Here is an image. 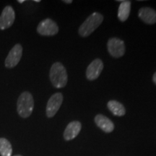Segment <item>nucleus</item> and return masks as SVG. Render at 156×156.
Instances as JSON below:
<instances>
[{
  "label": "nucleus",
  "mask_w": 156,
  "mask_h": 156,
  "mask_svg": "<svg viewBox=\"0 0 156 156\" xmlns=\"http://www.w3.org/2000/svg\"><path fill=\"white\" fill-rule=\"evenodd\" d=\"M37 32L41 36H53L58 34V26L53 20L46 18L39 23L37 27Z\"/></svg>",
  "instance_id": "4"
},
{
  "label": "nucleus",
  "mask_w": 156,
  "mask_h": 156,
  "mask_svg": "<svg viewBox=\"0 0 156 156\" xmlns=\"http://www.w3.org/2000/svg\"><path fill=\"white\" fill-rule=\"evenodd\" d=\"M63 100V95L61 93H54L50 97L46 108V114L48 118H52L55 116L58 109L61 107Z\"/></svg>",
  "instance_id": "6"
},
{
  "label": "nucleus",
  "mask_w": 156,
  "mask_h": 156,
  "mask_svg": "<svg viewBox=\"0 0 156 156\" xmlns=\"http://www.w3.org/2000/svg\"><path fill=\"white\" fill-rule=\"evenodd\" d=\"M63 2L66 3V4H71V3H73V1H72V0H64Z\"/></svg>",
  "instance_id": "17"
},
{
  "label": "nucleus",
  "mask_w": 156,
  "mask_h": 156,
  "mask_svg": "<svg viewBox=\"0 0 156 156\" xmlns=\"http://www.w3.org/2000/svg\"><path fill=\"white\" fill-rule=\"evenodd\" d=\"M131 1H123L120 4L118 9V18L121 22H125L129 16L131 11Z\"/></svg>",
  "instance_id": "13"
},
{
  "label": "nucleus",
  "mask_w": 156,
  "mask_h": 156,
  "mask_svg": "<svg viewBox=\"0 0 156 156\" xmlns=\"http://www.w3.org/2000/svg\"><path fill=\"white\" fill-rule=\"evenodd\" d=\"M49 78L52 85L56 88H63L67 85V73L61 62H55L52 64L49 72Z\"/></svg>",
  "instance_id": "1"
},
{
  "label": "nucleus",
  "mask_w": 156,
  "mask_h": 156,
  "mask_svg": "<svg viewBox=\"0 0 156 156\" xmlns=\"http://www.w3.org/2000/svg\"><path fill=\"white\" fill-rule=\"evenodd\" d=\"M108 53L114 58H120L125 53V45L122 39L111 38L107 43Z\"/></svg>",
  "instance_id": "7"
},
{
  "label": "nucleus",
  "mask_w": 156,
  "mask_h": 156,
  "mask_svg": "<svg viewBox=\"0 0 156 156\" xmlns=\"http://www.w3.org/2000/svg\"><path fill=\"white\" fill-rule=\"evenodd\" d=\"M14 156H22V155H15Z\"/></svg>",
  "instance_id": "20"
},
{
  "label": "nucleus",
  "mask_w": 156,
  "mask_h": 156,
  "mask_svg": "<svg viewBox=\"0 0 156 156\" xmlns=\"http://www.w3.org/2000/svg\"><path fill=\"white\" fill-rule=\"evenodd\" d=\"M17 2H19V3L22 4V3H23V2H25V0H18V1H17Z\"/></svg>",
  "instance_id": "18"
},
{
  "label": "nucleus",
  "mask_w": 156,
  "mask_h": 156,
  "mask_svg": "<svg viewBox=\"0 0 156 156\" xmlns=\"http://www.w3.org/2000/svg\"><path fill=\"white\" fill-rule=\"evenodd\" d=\"M95 122L96 125L106 133H110L114 131V124L110 119L103 114H98L95 117Z\"/></svg>",
  "instance_id": "11"
},
{
  "label": "nucleus",
  "mask_w": 156,
  "mask_h": 156,
  "mask_svg": "<svg viewBox=\"0 0 156 156\" xmlns=\"http://www.w3.org/2000/svg\"><path fill=\"white\" fill-rule=\"evenodd\" d=\"M34 2H41V0H34Z\"/></svg>",
  "instance_id": "19"
},
{
  "label": "nucleus",
  "mask_w": 156,
  "mask_h": 156,
  "mask_svg": "<svg viewBox=\"0 0 156 156\" xmlns=\"http://www.w3.org/2000/svg\"><path fill=\"white\" fill-rule=\"evenodd\" d=\"M23 56V46L20 44H15L9 51L8 55L6 58L5 65L6 68L12 69L18 64Z\"/></svg>",
  "instance_id": "5"
},
{
  "label": "nucleus",
  "mask_w": 156,
  "mask_h": 156,
  "mask_svg": "<svg viewBox=\"0 0 156 156\" xmlns=\"http://www.w3.org/2000/svg\"><path fill=\"white\" fill-rule=\"evenodd\" d=\"M153 81L154 82V83H155L156 85V72L153 76Z\"/></svg>",
  "instance_id": "16"
},
{
  "label": "nucleus",
  "mask_w": 156,
  "mask_h": 156,
  "mask_svg": "<svg viewBox=\"0 0 156 156\" xmlns=\"http://www.w3.org/2000/svg\"><path fill=\"white\" fill-rule=\"evenodd\" d=\"M107 107L114 116H122L126 114V109L124 105L117 101H109L107 103Z\"/></svg>",
  "instance_id": "14"
},
{
  "label": "nucleus",
  "mask_w": 156,
  "mask_h": 156,
  "mask_svg": "<svg viewBox=\"0 0 156 156\" xmlns=\"http://www.w3.org/2000/svg\"><path fill=\"white\" fill-rule=\"evenodd\" d=\"M12 147L11 143L6 138H0V155L1 156H12Z\"/></svg>",
  "instance_id": "15"
},
{
  "label": "nucleus",
  "mask_w": 156,
  "mask_h": 156,
  "mask_svg": "<svg viewBox=\"0 0 156 156\" xmlns=\"http://www.w3.org/2000/svg\"><path fill=\"white\" fill-rule=\"evenodd\" d=\"M138 17L147 24H155L156 23V11L151 7H142L138 12Z\"/></svg>",
  "instance_id": "12"
},
{
  "label": "nucleus",
  "mask_w": 156,
  "mask_h": 156,
  "mask_svg": "<svg viewBox=\"0 0 156 156\" xmlns=\"http://www.w3.org/2000/svg\"><path fill=\"white\" fill-rule=\"evenodd\" d=\"M103 21V16L99 12H93L80 26L78 33L83 38L89 36L100 26Z\"/></svg>",
  "instance_id": "3"
},
{
  "label": "nucleus",
  "mask_w": 156,
  "mask_h": 156,
  "mask_svg": "<svg viewBox=\"0 0 156 156\" xmlns=\"http://www.w3.org/2000/svg\"><path fill=\"white\" fill-rule=\"evenodd\" d=\"M82 124L78 121H74L70 122L67 126L64 132V138L67 141L72 140L79 134L80 132L81 131Z\"/></svg>",
  "instance_id": "10"
},
{
  "label": "nucleus",
  "mask_w": 156,
  "mask_h": 156,
  "mask_svg": "<svg viewBox=\"0 0 156 156\" xmlns=\"http://www.w3.org/2000/svg\"><path fill=\"white\" fill-rule=\"evenodd\" d=\"M103 69V63L100 58H95L89 64L86 70V77L89 80L93 81L98 78Z\"/></svg>",
  "instance_id": "9"
},
{
  "label": "nucleus",
  "mask_w": 156,
  "mask_h": 156,
  "mask_svg": "<svg viewBox=\"0 0 156 156\" xmlns=\"http://www.w3.org/2000/svg\"><path fill=\"white\" fill-rule=\"evenodd\" d=\"M15 20V12L12 6H6L0 15V30L10 28Z\"/></svg>",
  "instance_id": "8"
},
{
  "label": "nucleus",
  "mask_w": 156,
  "mask_h": 156,
  "mask_svg": "<svg viewBox=\"0 0 156 156\" xmlns=\"http://www.w3.org/2000/svg\"><path fill=\"white\" fill-rule=\"evenodd\" d=\"M34 108V99L32 94L25 91L20 95L17 101V112L23 119L28 118L32 114Z\"/></svg>",
  "instance_id": "2"
}]
</instances>
